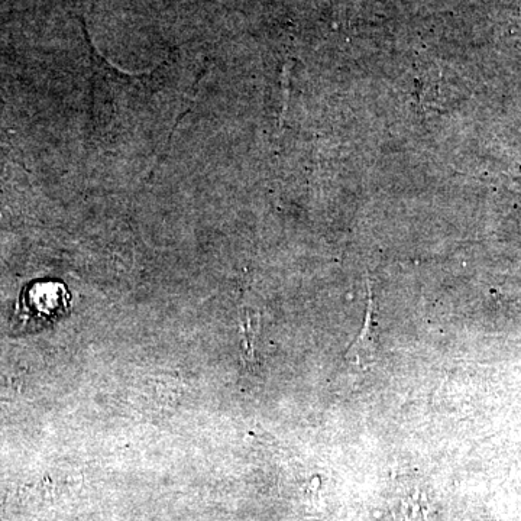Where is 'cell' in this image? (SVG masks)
I'll return each mask as SVG.
<instances>
[{"mask_svg": "<svg viewBox=\"0 0 521 521\" xmlns=\"http://www.w3.org/2000/svg\"><path fill=\"white\" fill-rule=\"evenodd\" d=\"M258 315L254 313H245L241 320L242 345H244V354L247 361H254L255 357V339H257Z\"/></svg>", "mask_w": 521, "mask_h": 521, "instance_id": "obj_3", "label": "cell"}, {"mask_svg": "<svg viewBox=\"0 0 521 521\" xmlns=\"http://www.w3.org/2000/svg\"><path fill=\"white\" fill-rule=\"evenodd\" d=\"M394 521H436L435 500L422 484H403L394 493Z\"/></svg>", "mask_w": 521, "mask_h": 521, "instance_id": "obj_1", "label": "cell"}, {"mask_svg": "<svg viewBox=\"0 0 521 521\" xmlns=\"http://www.w3.org/2000/svg\"><path fill=\"white\" fill-rule=\"evenodd\" d=\"M378 352H380V328L375 320L374 300L370 296L364 325L359 330L357 338L346 349L343 359L348 364L367 370L377 362Z\"/></svg>", "mask_w": 521, "mask_h": 521, "instance_id": "obj_2", "label": "cell"}]
</instances>
